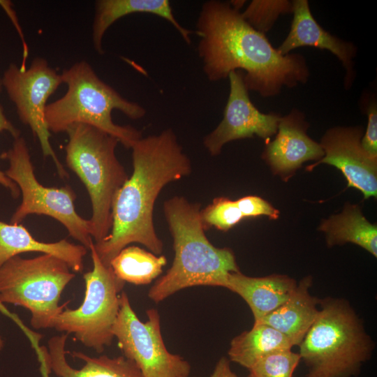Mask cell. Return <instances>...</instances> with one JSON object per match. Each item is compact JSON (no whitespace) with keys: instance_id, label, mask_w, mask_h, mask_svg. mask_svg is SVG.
I'll list each match as a JSON object with an SVG mask.
<instances>
[{"instance_id":"17","label":"cell","mask_w":377,"mask_h":377,"mask_svg":"<svg viewBox=\"0 0 377 377\" xmlns=\"http://www.w3.org/2000/svg\"><path fill=\"white\" fill-rule=\"evenodd\" d=\"M297 285L294 279L284 274L253 277L239 271L228 274L226 288L246 302L257 321L283 304Z\"/></svg>"},{"instance_id":"19","label":"cell","mask_w":377,"mask_h":377,"mask_svg":"<svg viewBox=\"0 0 377 377\" xmlns=\"http://www.w3.org/2000/svg\"><path fill=\"white\" fill-rule=\"evenodd\" d=\"M133 13H147L167 20L188 44L194 32L184 27L174 15L168 0H98L95 3L92 26L93 45L98 54H103V38L108 28L119 19Z\"/></svg>"},{"instance_id":"21","label":"cell","mask_w":377,"mask_h":377,"mask_svg":"<svg viewBox=\"0 0 377 377\" xmlns=\"http://www.w3.org/2000/svg\"><path fill=\"white\" fill-rule=\"evenodd\" d=\"M318 230L325 235L329 247L353 243L377 256V227L363 215L357 205L347 203L343 211L323 220Z\"/></svg>"},{"instance_id":"26","label":"cell","mask_w":377,"mask_h":377,"mask_svg":"<svg viewBox=\"0 0 377 377\" xmlns=\"http://www.w3.org/2000/svg\"><path fill=\"white\" fill-rule=\"evenodd\" d=\"M301 360L292 349L279 350L258 360L249 369V377H293Z\"/></svg>"},{"instance_id":"4","label":"cell","mask_w":377,"mask_h":377,"mask_svg":"<svg viewBox=\"0 0 377 377\" xmlns=\"http://www.w3.org/2000/svg\"><path fill=\"white\" fill-rule=\"evenodd\" d=\"M61 75L67 91L46 106L45 121L50 131L66 132L73 124H87L115 137L127 149L142 137V132L133 126L115 124L112 112L119 110L138 120L145 116V108L125 98L103 81L89 63L77 62L64 69Z\"/></svg>"},{"instance_id":"12","label":"cell","mask_w":377,"mask_h":377,"mask_svg":"<svg viewBox=\"0 0 377 377\" xmlns=\"http://www.w3.org/2000/svg\"><path fill=\"white\" fill-rule=\"evenodd\" d=\"M230 91L223 117L219 125L203 138V145L210 155L220 154L228 142L253 138L265 140L277 132L281 116L276 113L265 114L253 104L241 71L231 72L228 77Z\"/></svg>"},{"instance_id":"5","label":"cell","mask_w":377,"mask_h":377,"mask_svg":"<svg viewBox=\"0 0 377 377\" xmlns=\"http://www.w3.org/2000/svg\"><path fill=\"white\" fill-rule=\"evenodd\" d=\"M299 348L304 377H356L375 345L347 300L326 297Z\"/></svg>"},{"instance_id":"27","label":"cell","mask_w":377,"mask_h":377,"mask_svg":"<svg viewBox=\"0 0 377 377\" xmlns=\"http://www.w3.org/2000/svg\"><path fill=\"white\" fill-rule=\"evenodd\" d=\"M244 218L265 216L270 219H276L279 211L269 202L256 195H247L235 200Z\"/></svg>"},{"instance_id":"24","label":"cell","mask_w":377,"mask_h":377,"mask_svg":"<svg viewBox=\"0 0 377 377\" xmlns=\"http://www.w3.org/2000/svg\"><path fill=\"white\" fill-rule=\"evenodd\" d=\"M293 13V3L288 0H253L241 12L243 18L256 31L265 34L283 14Z\"/></svg>"},{"instance_id":"20","label":"cell","mask_w":377,"mask_h":377,"mask_svg":"<svg viewBox=\"0 0 377 377\" xmlns=\"http://www.w3.org/2000/svg\"><path fill=\"white\" fill-rule=\"evenodd\" d=\"M87 250L83 245L71 243L65 239L51 243L40 242L20 223L0 221V266L20 253L39 252L60 258L71 270L80 272L84 269V257Z\"/></svg>"},{"instance_id":"13","label":"cell","mask_w":377,"mask_h":377,"mask_svg":"<svg viewBox=\"0 0 377 377\" xmlns=\"http://www.w3.org/2000/svg\"><path fill=\"white\" fill-rule=\"evenodd\" d=\"M361 127L336 126L327 130L320 142L324 156L306 167L309 171L321 163L338 168L348 187L358 189L364 199L377 195V158L362 147Z\"/></svg>"},{"instance_id":"16","label":"cell","mask_w":377,"mask_h":377,"mask_svg":"<svg viewBox=\"0 0 377 377\" xmlns=\"http://www.w3.org/2000/svg\"><path fill=\"white\" fill-rule=\"evenodd\" d=\"M68 335L54 336L47 343L50 367L58 377H143L137 365L124 355L90 357L73 351L72 356L82 360L84 364L79 369L72 367L66 357Z\"/></svg>"},{"instance_id":"14","label":"cell","mask_w":377,"mask_h":377,"mask_svg":"<svg viewBox=\"0 0 377 377\" xmlns=\"http://www.w3.org/2000/svg\"><path fill=\"white\" fill-rule=\"evenodd\" d=\"M308 126L304 114L297 109L281 116L274 140L263 153L275 174L289 177L304 162L319 161L324 156L320 144L307 135Z\"/></svg>"},{"instance_id":"28","label":"cell","mask_w":377,"mask_h":377,"mask_svg":"<svg viewBox=\"0 0 377 377\" xmlns=\"http://www.w3.org/2000/svg\"><path fill=\"white\" fill-rule=\"evenodd\" d=\"M367 116V125L361 139L363 149L370 156L377 158V103L376 98L364 107Z\"/></svg>"},{"instance_id":"34","label":"cell","mask_w":377,"mask_h":377,"mask_svg":"<svg viewBox=\"0 0 377 377\" xmlns=\"http://www.w3.org/2000/svg\"><path fill=\"white\" fill-rule=\"evenodd\" d=\"M188 377H196V376H188Z\"/></svg>"},{"instance_id":"7","label":"cell","mask_w":377,"mask_h":377,"mask_svg":"<svg viewBox=\"0 0 377 377\" xmlns=\"http://www.w3.org/2000/svg\"><path fill=\"white\" fill-rule=\"evenodd\" d=\"M75 276L66 263L52 255L15 256L0 266V304L28 309L34 329L53 328L69 302L59 305L61 295Z\"/></svg>"},{"instance_id":"9","label":"cell","mask_w":377,"mask_h":377,"mask_svg":"<svg viewBox=\"0 0 377 377\" xmlns=\"http://www.w3.org/2000/svg\"><path fill=\"white\" fill-rule=\"evenodd\" d=\"M9 168L4 172L19 187L22 199L13 213L10 223L20 224L28 215H45L59 221L69 235L89 250L94 242L89 220L75 211L76 194L70 186L46 187L36 179L29 148L22 137L15 139L12 147L1 155Z\"/></svg>"},{"instance_id":"35","label":"cell","mask_w":377,"mask_h":377,"mask_svg":"<svg viewBox=\"0 0 377 377\" xmlns=\"http://www.w3.org/2000/svg\"><path fill=\"white\" fill-rule=\"evenodd\" d=\"M246 377H249V376H246Z\"/></svg>"},{"instance_id":"3","label":"cell","mask_w":377,"mask_h":377,"mask_svg":"<svg viewBox=\"0 0 377 377\" xmlns=\"http://www.w3.org/2000/svg\"><path fill=\"white\" fill-rule=\"evenodd\" d=\"M200 204L174 196L163 204L173 239L175 258L166 274L150 288L148 297L161 302L180 290L198 286L226 288L230 273L239 272L232 250L214 246L200 219Z\"/></svg>"},{"instance_id":"32","label":"cell","mask_w":377,"mask_h":377,"mask_svg":"<svg viewBox=\"0 0 377 377\" xmlns=\"http://www.w3.org/2000/svg\"><path fill=\"white\" fill-rule=\"evenodd\" d=\"M230 5L236 10H240L241 8L244 6L245 4L246 1L244 0H234L229 1Z\"/></svg>"},{"instance_id":"1","label":"cell","mask_w":377,"mask_h":377,"mask_svg":"<svg viewBox=\"0 0 377 377\" xmlns=\"http://www.w3.org/2000/svg\"><path fill=\"white\" fill-rule=\"evenodd\" d=\"M194 33L200 38L198 53L210 82L241 71L249 91L270 98L283 87L292 88L308 81L305 58L300 54H281L266 35L253 29L230 2L205 1Z\"/></svg>"},{"instance_id":"10","label":"cell","mask_w":377,"mask_h":377,"mask_svg":"<svg viewBox=\"0 0 377 377\" xmlns=\"http://www.w3.org/2000/svg\"><path fill=\"white\" fill-rule=\"evenodd\" d=\"M147 320L141 321L125 292L120 294L119 313L112 328L124 356L132 360L143 377H188L190 364L169 352L162 337L158 311H147Z\"/></svg>"},{"instance_id":"25","label":"cell","mask_w":377,"mask_h":377,"mask_svg":"<svg viewBox=\"0 0 377 377\" xmlns=\"http://www.w3.org/2000/svg\"><path fill=\"white\" fill-rule=\"evenodd\" d=\"M244 218L236 201L226 197L214 198L212 203L200 210V219L205 230L215 228L226 232Z\"/></svg>"},{"instance_id":"8","label":"cell","mask_w":377,"mask_h":377,"mask_svg":"<svg viewBox=\"0 0 377 377\" xmlns=\"http://www.w3.org/2000/svg\"><path fill=\"white\" fill-rule=\"evenodd\" d=\"M89 251L93 269L83 275L85 293L82 304L75 309L63 310L56 318L53 328L73 334L84 346L102 353L114 339L112 328L125 282L115 275L111 266L102 263L94 242Z\"/></svg>"},{"instance_id":"29","label":"cell","mask_w":377,"mask_h":377,"mask_svg":"<svg viewBox=\"0 0 377 377\" xmlns=\"http://www.w3.org/2000/svg\"><path fill=\"white\" fill-rule=\"evenodd\" d=\"M2 88L3 86L1 82V78L0 77V94L2 91ZM3 131L9 132L10 134L14 138V139L20 137V131L17 128H15L13 125V124L6 118L3 112V108L0 103V132H2ZM0 184L8 189L10 191L12 196L15 199H17L19 197L20 194V190L18 186L12 179L7 177L3 172L1 170Z\"/></svg>"},{"instance_id":"33","label":"cell","mask_w":377,"mask_h":377,"mask_svg":"<svg viewBox=\"0 0 377 377\" xmlns=\"http://www.w3.org/2000/svg\"><path fill=\"white\" fill-rule=\"evenodd\" d=\"M3 347V341L1 337L0 336V352L1 351Z\"/></svg>"},{"instance_id":"22","label":"cell","mask_w":377,"mask_h":377,"mask_svg":"<svg viewBox=\"0 0 377 377\" xmlns=\"http://www.w3.org/2000/svg\"><path fill=\"white\" fill-rule=\"evenodd\" d=\"M292 343L281 332L263 323L235 337L228 351L230 361L248 370L260 358L276 351L292 349Z\"/></svg>"},{"instance_id":"11","label":"cell","mask_w":377,"mask_h":377,"mask_svg":"<svg viewBox=\"0 0 377 377\" xmlns=\"http://www.w3.org/2000/svg\"><path fill=\"white\" fill-rule=\"evenodd\" d=\"M1 82L15 105L20 121L29 126L38 138L43 156L52 158L61 178H68V172L50 145V131L45 121L47 101L63 83L61 74L45 59L37 57L28 68L10 64Z\"/></svg>"},{"instance_id":"23","label":"cell","mask_w":377,"mask_h":377,"mask_svg":"<svg viewBox=\"0 0 377 377\" xmlns=\"http://www.w3.org/2000/svg\"><path fill=\"white\" fill-rule=\"evenodd\" d=\"M166 263L163 255H156L137 246H127L111 260L110 266L123 281L147 285L162 273Z\"/></svg>"},{"instance_id":"6","label":"cell","mask_w":377,"mask_h":377,"mask_svg":"<svg viewBox=\"0 0 377 377\" xmlns=\"http://www.w3.org/2000/svg\"><path fill=\"white\" fill-rule=\"evenodd\" d=\"M66 163L84 184L90 197L91 236L94 243L104 239L112 225V207L118 190L128 175L116 156L119 142L94 126L75 124L67 128Z\"/></svg>"},{"instance_id":"31","label":"cell","mask_w":377,"mask_h":377,"mask_svg":"<svg viewBox=\"0 0 377 377\" xmlns=\"http://www.w3.org/2000/svg\"><path fill=\"white\" fill-rule=\"evenodd\" d=\"M40 362V371L43 377H50L51 369L49 364L48 351L46 348H40L37 351Z\"/></svg>"},{"instance_id":"15","label":"cell","mask_w":377,"mask_h":377,"mask_svg":"<svg viewBox=\"0 0 377 377\" xmlns=\"http://www.w3.org/2000/svg\"><path fill=\"white\" fill-rule=\"evenodd\" d=\"M292 3L290 29L277 51L287 55L294 49L309 46L331 52L345 68L344 87L349 89L355 78L353 59L357 54L356 46L325 30L313 17L307 0H293Z\"/></svg>"},{"instance_id":"18","label":"cell","mask_w":377,"mask_h":377,"mask_svg":"<svg viewBox=\"0 0 377 377\" xmlns=\"http://www.w3.org/2000/svg\"><path fill=\"white\" fill-rule=\"evenodd\" d=\"M311 284L310 276L301 279L283 304L254 323L273 327L283 334L293 346H299L319 311L320 300L311 294Z\"/></svg>"},{"instance_id":"2","label":"cell","mask_w":377,"mask_h":377,"mask_svg":"<svg viewBox=\"0 0 377 377\" xmlns=\"http://www.w3.org/2000/svg\"><path fill=\"white\" fill-rule=\"evenodd\" d=\"M131 149L133 173L114 198L110 232L94 243L99 258L108 266L132 243L141 244L156 255L162 253L163 244L153 219L156 200L165 185L192 171L191 160L171 128L142 137Z\"/></svg>"},{"instance_id":"30","label":"cell","mask_w":377,"mask_h":377,"mask_svg":"<svg viewBox=\"0 0 377 377\" xmlns=\"http://www.w3.org/2000/svg\"><path fill=\"white\" fill-rule=\"evenodd\" d=\"M230 362L228 358L221 357L216 364L210 377H239L231 369Z\"/></svg>"}]
</instances>
